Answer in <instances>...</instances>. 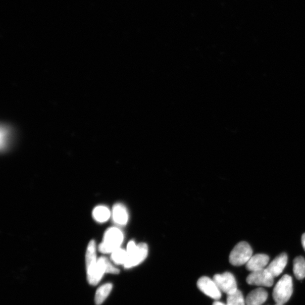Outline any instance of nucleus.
<instances>
[{
    "label": "nucleus",
    "instance_id": "15",
    "mask_svg": "<svg viewBox=\"0 0 305 305\" xmlns=\"http://www.w3.org/2000/svg\"><path fill=\"white\" fill-rule=\"evenodd\" d=\"M294 273L296 278L299 280L305 278V259L303 256H297L294 259Z\"/></svg>",
    "mask_w": 305,
    "mask_h": 305
},
{
    "label": "nucleus",
    "instance_id": "12",
    "mask_svg": "<svg viewBox=\"0 0 305 305\" xmlns=\"http://www.w3.org/2000/svg\"><path fill=\"white\" fill-rule=\"evenodd\" d=\"M114 221L119 225H125L128 222V215L125 207L121 204H116L113 208Z\"/></svg>",
    "mask_w": 305,
    "mask_h": 305
},
{
    "label": "nucleus",
    "instance_id": "20",
    "mask_svg": "<svg viewBox=\"0 0 305 305\" xmlns=\"http://www.w3.org/2000/svg\"><path fill=\"white\" fill-rule=\"evenodd\" d=\"M212 305H227V304L218 302V301H216V302H215Z\"/></svg>",
    "mask_w": 305,
    "mask_h": 305
},
{
    "label": "nucleus",
    "instance_id": "2",
    "mask_svg": "<svg viewBox=\"0 0 305 305\" xmlns=\"http://www.w3.org/2000/svg\"><path fill=\"white\" fill-rule=\"evenodd\" d=\"M127 259L124 267L130 268L139 265L147 258L148 247L145 243L136 245L133 241L128 243L127 247Z\"/></svg>",
    "mask_w": 305,
    "mask_h": 305
},
{
    "label": "nucleus",
    "instance_id": "6",
    "mask_svg": "<svg viewBox=\"0 0 305 305\" xmlns=\"http://www.w3.org/2000/svg\"><path fill=\"white\" fill-rule=\"evenodd\" d=\"M212 279L217 285L220 291L225 293L227 295L234 294L238 290L235 276L230 272H226L222 274H216Z\"/></svg>",
    "mask_w": 305,
    "mask_h": 305
},
{
    "label": "nucleus",
    "instance_id": "18",
    "mask_svg": "<svg viewBox=\"0 0 305 305\" xmlns=\"http://www.w3.org/2000/svg\"><path fill=\"white\" fill-rule=\"evenodd\" d=\"M227 305H246L242 292L237 291L234 294L227 295Z\"/></svg>",
    "mask_w": 305,
    "mask_h": 305
},
{
    "label": "nucleus",
    "instance_id": "14",
    "mask_svg": "<svg viewBox=\"0 0 305 305\" xmlns=\"http://www.w3.org/2000/svg\"><path fill=\"white\" fill-rule=\"evenodd\" d=\"M97 255H96V246L95 241L92 240L88 244L86 256V267L87 268L92 266H94L98 262Z\"/></svg>",
    "mask_w": 305,
    "mask_h": 305
},
{
    "label": "nucleus",
    "instance_id": "13",
    "mask_svg": "<svg viewBox=\"0 0 305 305\" xmlns=\"http://www.w3.org/2000/svg\"><path fill=\"white\" fill-rule=\"evenodd\" d=\"M113 288V285L107 283L99 288L95 295V303L97 305H101L107 297L109 296Z\"/></svg>",
    "mask_w": 305,
    "mask_h": 305
},
{
    "label": "nucleus",
    "instance_id": "17",
    "mask_svg": "<svg viewBox=\"0 0 305 305\" xmlns=\"http://www.w3.org/2000/svg\"><path fill=\"white\" fill-rule=\"evenodd\" d=\"M127 252L126 250L119 248L111 254V258L116 264H125L127 259Z\"/></svg>",
    "mask_w": 305,
    "mask_h": 305
},
{
    "label": "nucleus",
    "instance_id": "11",
    "mask_svg": "<svg viewBox=\"0 0 305 305\" xmlns=\"http://www.w3.org/2000/svg\"><path fill=\"white\" fill-rule=\"evenodd\" d=\"M268 298L267 291L262 288H258L249 294L246 300V305H262Z\"/></svg>",
    "mask_w": 305,
    "mask_h": 305
},
{
    "label": "nucleus",
    "instance_id": "1",
    "mask_svg": "<svg viewBox=\"0 0 305 305\" xmlns=\"http://www.w3.org/2000/svg\"><path fill=\"white\" fill-rule=\"evenodd\" d=\"M87 271L88 283L92 286H96L105 273L118 274L119 272L118 269L105 257L100 258L95 265L87 268Z\"/></svg>",
    "mask_w": 305,
    "mask_h": 305
},
{
    "label": "nucleus",
    "instance_id": "7",
    "mask_svg": "<svg viewBox=\"0 0 305 305\" xmlns=\"http://www.w3.org/2000/svg\"><path fill=\"white\" fill-rule=\"evenodd\" d=\"M247 282L252 286L271 287L274 282V278L266 268L251 272L247 278Z\"/></svg>",
    "mask_w": 305,
    "mask_h": 305
},
{
    "label": "nucleus",
    "instance_id": "5",
    "mask_svg": "<svg viewBox=\"0 0 305 305\" xmlns=\"http://www.w3.org/2000/svg\"><path fill=\"white\" fill-rule=\"evenodd\" d=\"M253 256L250 245L246 242H240L233 249L229 260L232 265L243 266L246 264Z\"/></svg>",
    "mask_w": 305,
    "mask_h": 305
},
{
    "label": "nucleus",
    "instance_id": "9",
    "mask_svg": "<svg viewBox=\"0 0 305 305\" xmlns=\"http://www.w3.org/2000/svg\"><path fill=\"white\" fill-rule=\"evenodd\" d=\"M287 262L288 255L284 253L273 260L266 268L274 278H276L282 274L284 269L287 266Z\"/></svg>",
    "mask_w": 305,
    "mask_h": 305
},
{
    "label": "nucleus",
    "instance_id": "16",
    "mask_svg": "<svg viewBox=\"0 0 305 305\" xmlns=\"http://www.w3.org/2000/svg\"><path fill=\"white\" fill-rule=\"evenodd\" d=\"M93 216L96 221L103 223L109 219L110 212L105 206H98L93 211Z\"/></svg>",
    "mask_w": 305,
    "mask_h": 305
},
{
    "label": "nucleus",
    "instance_id": "21",
    "mask_svg": "<svg viewBox=\"0 0 305 305\" xmlns=\"http://www.w3.org/2000/svg\"><path fill=\"white\" fill-rule=\"evenodd\" d=\"M282 305V304H276V305Z\"/></svg>",
    "mask_w": 305,
    "mask_h": 305
},
{
    "label": "nucleus",
    "instance_id": "19",
    "mask_svg": "<svg viewBox=\"0 0 305 305\" xmlns=\"http://www.w3.org/2000/svg\"><path fill=\"white\" fill-rule=\"evenodd\" d=\"M302 243L303 248L304 249V250L305 251V233L302 236Z\"/></svg>",
    "mask_w": 305,
    "mask_h": 305
},
{
    "label": "nucleus",
    "instance_id": "3",
    "mask_svg": "<svg viewBox=\"0 0 305 305\" xmlns=\"http://www.w3.org/2000/svg\"><path fill=\"white\" fill-rule=\"evenodd\" d=\"M123 234L117 228L112 227L108 229L104 235L102 243L99 249L102 254H112L120 248L123 241Z\"/></svg>",
    "mask_w": 305,
    "mask_h": 305
},
{
    "label": "nucleus",
    "instance_id": "4",
    "mask_svg": "<svg viewBox=\"0 0 305 305\" xmlns=\"http://www.w3.org/2000/svg\"><path fill=\"white\" fill-rule=\"evenodd\" d=\"M292 294V277L288 275H284L277 283L273 290V299L276 304L284 305L291 299Z\"/></svg>",
    "mask_w": 305,
    "mask_h": 305
},
{
    "label": "nucleus",
    "instance_id": "10",
    "mask_svg": "<svg viewBox=\"0 0 305 305\" xmlns=\"http://www.w3.org/2000/svg\"><path fill=\"white\" fill-rule=\"evenodd\" d=\"M270 258L264 254H258L253 255L246 264L247 270L251 272L259 271L265 268Z\"/></svg>",
    "mask_w": 305,
    "mask_h": 305
},
{
    "label": "nucleus",
    "instance_id": "8",
    "mask_svg": "<svg viewBox=\"0 0 305 305\" xmlns=\"http://www.w3.org/2000/svg\"><path fill=\"white\" fill-rule=\"evenodd\" d=\"M197 284L199 290L209 298L216 301L221 298V291L213 279L203 276L199 279Z\"/></svg>",
    "mask_w": 305,
    "mask_h": 305
}]
</instances>
